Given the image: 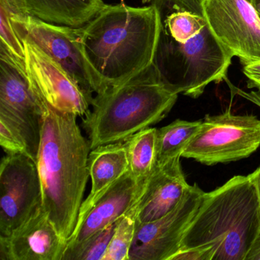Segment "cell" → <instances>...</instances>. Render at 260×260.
Listing matches in <instances>:
<instances>
[{
    "instance_id": "cell-1",
    "label": "cell",
    "mask_w": 260,
    "mask_h": 260,
    "mask_svg": "<svg viewBox=\"0 0 260 260\" xmlns=\"http://www.w3.org/2000/svg\"><path fill=\"white\" fill-rule=\"evenodd\" d=\"M77 31L100 94L153 64L160 36V13L154 2L143 7L106 4Z\"/></svg>"
},
{
    "instance_id": "cell-2",
    "label": "cell",
    "mask_w": 260,
    "mask_h": 260,
    "mask_svg": "<svg viewBox=\"0 0 260 260\" xmlns=\"http://www.w3.org/2000/svg\"><path fill=\"white\" fill-rule=\"evenodd\" d=\"M161 17L154 63L178 94L199 98L211 83L226 78L234 56L211 31L204 0H153Z\"/></svg>"
},
{
    "instance_id": "cell-3",
    "label": "cell",
    "mask_w": 260,
    "mask_h": 260,
    "mask_svg": "<svg viewBox=\"0 0 260 260\" xmlns=\"http://www.w3.org/2000/svg\"><path fill=\"white\" fill-rule=\"evenodd\" d=\"M37 100L42 111L37 159L42 207L68 241L77 225L89 177L90 143L82 134L77 115Z\"/></svg>"
},
{
    "instance_id": "cell-4",
    "label": "cell",
    "mask_w": 260,
    "mask_h": 260,
    "mask_svg": "<svg viewBox=\"0 0 260 260\" xmlns=\"http://www.w3.org/2000/svg\"><path fill=\"white\" fill-rule=\"evenodd\" d=\"M260 234V203L251 175L205 192L180 249L210 248L212 260H246Z\"/></svg>"
},
{
    "instance_id": "cell-5",
    "label": "cell",
    "mask_w": 260,
    "mask_h": 260,
    "mask_svg": "<svg viewBox=\"0 0 260 260\" xmlns=\"http://www.w3.org/2000/svg\"><path fill=\"white\" fill-rule=\"evenodd\" d=\"M154 63L125 83L97 94L83 126L91 150L126 141L162 121L177 101Z\"/></svg>"
},
{
    "instance_id": "cell-6",
    "label": "cell",
    "mask_w": 260,
    "mask_h": 260,
    "mask_svg": "<svg viewBox=\"0 0 260 260\" xmlns=\"http://www.w3.org/2000/svg\"><path fill=\"white\" fill-rule=\"evenodd\" d=\"M259 146V118L253 115H234L228 110L205 117L182 157L207 166L228 164L248 157Z\"/></svg>"
},
{
    "instance_id": "cell-7",
    "label": "cell",
    "mask_w": 260,
    "mask_h": 260,
    "mask_svg": "<svg viewBox=\"0 0 260 260\" xmlns=\"http://www.w3.org/2000/svg\"><path fill=\"white\" fill-rule=\"evenodd\" d=\"M41 205L37 162L26 153H7L0 166V237L11 235Z\"/></svg>"
},
{
    "instance_id": "cell-8",
    "label": "cell",
    "mask_w": 260,
    "mask_h": 260,
    "mask_svg": "<svg viewBox=\"0 0 260 260\" xmlns=\"http://www.w3.org/2000/svg\"><path fill=\"white\" fill-rule=\"evenodd\" d=\"M21 41L25 47L28 84L36 99L60 112L74 114L78 117L87 115L95 96L89 95L38 45L25 39Z\"/></svg>"
},
{
    "instance_id": "cell-9",
    "label": "cell",
    "mask_w": 260,
    "mask_h": 260,
    "mask_svg": "<svg viewBox=\"0 0 260 260\" xmlns=\"http://www.w3.org/2000/svg\"><path fill=\"white\" fill-rule=\"evenodd\" d=\"M208 25L241 63L260 60V19L252 0H204Z\"/></svg>"
},
{
    "instance_id": "cell-10",
    "label": "cell",
    "mask_w": 260,
    "mask_h": 260,
    "mask_svg": "<svg viewBox=\"0 0 260 260\" xmlns=\"http://www.w3.org/2000/svg\"><path fill=\"white\" fill-rule=\"evenodd\" d=\"M205 191L191 185L176 208L147 223L136 221L129 260H170L180 249L184 234L200 207Z\"/></svg>"
},
{
    "instance_id": "cell-11",
    "label": "cell",
    "mask_w": 260,
    "mask_h": 260,
    "mask_svg": "<svg viewBox=\"0 0 260 260\" xmlns=\"http://www.w3.org/2000/svg\"><path fill=\"white\" fill-rule=\"evenodd\" d=\"M19 39L36 44L59 63L89 95L97 86L80 50L77 28L44 22L31 16H12Z\"/></svg>"
},
{
    "instance_id": "cell-12",
    "label": "cell",
    "mask_w": 260,
    "mask_h": 260,
    "mask_svg": "<svg viewBox=\"0 0 260 260\" xmlns=\"http://www.w3.org/2000/svg\"><path fill=\"white\" fill-rule=\"evenodd\" d=\"M0 114L20 129L28 155L37 162L41 141L42 111L28 84L26 71L0 60Z\"/></svg>"
},
{
    "instance_id": "cell-13",
    "label": "cell",
    "mask_w": 260,
    "mask_h": 260,
    "mask_svg": "<svg viewBox=\"0 0 260 260\" xmlns=\"http://www.w3.org/2000/svg\"><path fill=\"white\" fill-rule=\"evenodd\" d=\"M146 179L138 180L130 171L118 179L76 226L67 241L62 260H68L69 255L90 237L118 221L132 210L142 194Z\"/></svg>"
},
{
    "instance_id": "cell-14",
    "label": "cell",
    "mask_w": 260,
    "mask_h": 260,
    "mask_svg": "<svg viewBox=\"0 0 260 260\" xmlns=\"http://www.w3.org/2000/svg\"><path fill=\"white\" fill-rule=\"evenodd\" d=\"M67 241L41 205L7 237H0L2 260H62Z\"/></svg>"
},
{
    "instance_id": "cell-15",
    "label": "cell",
    "mask_w": 260,
    "mask_h": 260,
    "mask_svg": "<svg viewBox=\"0 0 260 260\" xmlns=\"http://www.w3.org/2000/svg\"><path fill=\"white\" fill-rule=\"evenodd\" d=\"M181 157L176 156L164 164H156L146 179L142 194L135 205L137 223L157 220L180 203L191 187L182 171Z\"/></svg>"
},
{
    "instance_id": "cell-16",
    "label": "cell",
    "mask_w": 260,
    "mask_h": 260,
    "mask_svg": "<svg viewBox=\"0 0 260 260\" xmlns=\"http://www.w3.org/2000/svg\"><path fill=\"white\" fill-rule=\"evenodd\" d=\"M88 167L92 188L89 196L82 204L77 225L106 191L129 171L125 143L121 141L92 149L89 153Z\"/></svg>"
},
{
    "instance_id": "cell-17",
    "label": "cell",
    "mask_w": 260,
    "mask_h": 260,
    "mask_svg": "<svg viewBox=\"0 0 260 260\" xmlns=\"http://www.w3.org/2000/svg\"><path fill=\"white\" fill-rule=\"evenodd\" d=\"M28 15L44 22L80 28L106 5L103 0H25Z\"/></svg>"
},
{
    "instance_id": "cell-18",
    "label": "cell",
    "mask_w": 260,
    "mask_h": 260,
    "mask_svg": "<svg viewBox=\"0 0 260 260\" xmlns=\"http://www.w3.org/2000/svg\"><path fill=\"white\" fill-rule=\"evenodd\" d=\"M156 132L154 127H147L124 141L129 171L138 180H145L156 167Z\"/></svg>"
},
{
    "instance_id": "cell-19",
    "label": "cell",
    "mask_w": 260,
    "mask_h": 260,
    "mask_svg": "<svg viewBox=\"0 0 260 260\" xmlns=\"http://www.w3.org/2000/svg\"><path fill=\"white\" fill-rule=\"evenodd\" d=\"M202 121L177 119L156 132V164L182 156L187 146L200 128Z\"/></svg>"
},
{
    "instance_id": "cell-20",
    "label": "cell",
    "mask_w": 260,
    "mask_h": 260,
    "mask_svg": "<svg viewBox=\"0 0 260 260\" xmlns=\"http://www.w3.org/2000/svg\"><path fill=\"white\" fill-rule=\"evenodd\" d=\"M135 205L118 220L109 247L102 260H129L136 231Z\"/></svg>"
},
{
    "instance_id": "cell-21",
    "label": "cell",
    "mask_w": 260,
    "mask_h": 260,
    "mask_svg": "<svg viewBox=\"0 0 260 260\" xmlns=\"http://www.w3.org/2000/svg\"><path fill=\"white\" fill-rule=\"evenodd\" d=\"M0 60L14 63L21 69H25V47L16 33L11 15L0 6Z\"/></svg>"
},
{
    "instance_id": "cell-22",
    "label": "cell",
    "mask_w": 260,
    "mask_h": 260,
    "mask_svg": "<svg viewBox=\"0 0 260 260\" xmlns=\"http://www.w3.org/2000/svg\"><path fill=\"white\" fill-rule=\"evenodd\" d=\"M118 221L90 237L80 248L71 253L68 260L103 259L115 233Z\"/></svg>"
},
{
    "instance_id": "cell-23",
    "label": "cell",
    "mask_w": 260,
    "mask_h": 260,
    "mask_svg": "<svg viewBox=\"0 0 260 260\" xmlns=\"http://www.w3.org/2000/svg\"><path fill=\"white\" fill-rule=\"evenodd\" d=\"M0 144L7 153L28 155L26 141L20 129L4 114H0Z\"/></svg>"
},
{
    "instance_id": "cell-24",
    "label": "cell",
    "mask_w": 260,
    "mask_h": 260,
    "mask_svg": "<svg viewBox=\"0 0 260 260\" xmlns=\"http://www.w3.org/2000/svg\"><path fill=\"white\" fill-rule=\"evenodd\" d=\"M213 252L210 248L199 247L179 249L170 260H212Z\"/></svg>"
},
{
    "instance_id": "cell-25",
    "label": "cell",
    "mask_w": 260,
    "mask_h": 260,
    "mask_svg": "<svg viewBox=\"0 0 260 260\" xmlns=\"http://www.w3.org/2000/svg\"><path fill=\"white\" fill-rule=\"evenodd\" d=\"M243 74L247 78V87L260 92V60L242 63Z\"/></svg>"
},
{
    "instance_id": "cell-26",
    "label": "cell",
    "mask_w": 260,
    "mask_h": 260,
    "mask_svg": "<svg viewBox=\"0 0 260 260\" xmlns=\"http://www.w3.org/2000/svg\"><path fill=\"white\" fill-rule=\"evenodd\" d=\"M0 6L4 7L12 16L25 17L29 16L25 0H0Z\"/></svg>"
},
{
    "instance_id": "cell-27",
    "label": "cell",
    "mask_w": 260,
    "mask_h": 260,
    "mask_svg": "<svg viewBox=\"0 0 260 260\" xmlns=\"http://www.w3.org/2000/svg\"><path fill=\"white\" fill-rule=\"evenodd\" d=\"M229 86H231V90H232L233 92H235L236 93L239 94V95H242V96L244 97V98L247 99L249 101L252 102V103H255V104H256L257 106L260 107V92H251L250 93H246V92L237 89V87L233 86L231 83H230Z\"/></svg>"
},
{
    "instance_id": "cell-28",
    "label": "cell",
    "mask_w": 260,
    "mask_h": 260,
    "mask_svg": "<svg viewBox=\"0 0 260 260\" xmlns=\"http://www.w3.org/2000/svg\"><path fill=\"white\" fill-rule=\"evenodd\" d=\"M246 260H260V234L248 252Z\"/></svg>"
},
{
    "instance_id": "cell-29",
    "label": "cell",
    "mask_w": 260,
    "mask_h": 260,
    "mask_svg": "<svg viewBox=\"0 0 260 260\" xmlns=\"http://www.w3.org/2000/svg\"><path fill=\"white\" fill-rule=\"evenodd\" d=\"M251 177L255 185V190H256L257 196H258V201L260 203V167L255 170L253 173H251Z\"/></svg>"
},
{
    "instance_id": "cell-30",
    "label": "cell",
    "mask_w": 260,
    "mask_h": 260,
    "mask_svg": "<svg viewBox=\"0 0 260 260\" xmlns=\"http://www.w3.org/2000/svg\"><path fill=\"white\" fill-rule=\"evenodd\" d=\"M252 4L260 19V0H252Z\"/></svg>"
},
{
    "instance_id": "cell-31",
    "label": "cell",
    "mask_w": 260,
    "mask_h": 260,
    "mask_svg": "<svg viewBox=\"0 0 260 260\" xmlns=\"http://www.w3.org/2000/svg\"><path fill=\"white\" fill-rule=\"evenodd\" d=\"M153 2V0H142V3L143 4H149V3H152Z\"/></svg>"
},
{
    "instance_id": "cell-32",
    "label": "cell",
    "mask_w": 260,
    "mask_h": 260,
    "mask_svg": "<svg viewBox=\"0 0 260 260\" xmlns=\"http://www.w3.org/2000/svg\"><path fill=\"white\" fill-rule=\"evenodd\" d=\"M123 1H124V0H122V3H123Z\"/></svg>"
}]
</instances>
